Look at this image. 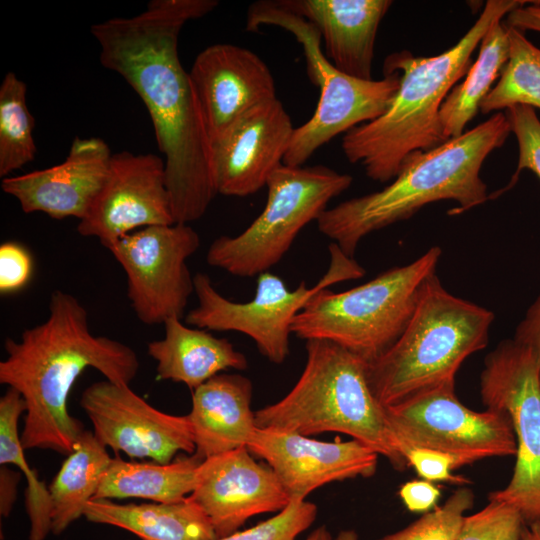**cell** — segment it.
<instances>
[{"label":"cell","instance_id":"27","mask_svg":"<svg viewBox=\"0 0 540 540\" xmlns=\"http://www.w3.org/2000/svg\"><path fill=\"white\" fill-rule=\"evenodd\" d=\"M479 45V55L468 69L465 79L450 90L440 107V124L446 140L459 137L465 132V126L475 117L481 101L500 76L509 56L505 22H494Z\"/></svg>","mask_w":540,"mask_h":540},{"label":"cell","instance_id":"14","mask_svg":"<svg viewBox=\"0 0 540 540\" xmlns=\"http://www.w3.org/2000/svg\"><path fill=\"white\" fill-rule=\"evenodd\" d=\"M80 404L97 440L116 453L165 464L180 451L195 452L188 415L156 409L129 385L95 382L83 391Z\"/></svg>","mask_w":540,"mask_h":540},{"label":"cell","instance_id":"32","mask_svg":"<svg viewBox=\"0 0 540 540\" xmlns=\"http://www.w3.org/2000/svg\"><path fill=\"white\" fill-rule=\"evenodd\" d=\"M465 516L456 540H523L525 520L513 506L498 500Z\"/></svg>","mask_w":540,"mask_h":540},{"label":"cell","instance_id":"18","mask_svg":"<svg viewBox=\"0 0 540 540\" xmlns=\"http://www.w3.org/2000/svg\"><path fill=\"white\" fill-rule=\"evenodd\" d=\"M189 76L212 145L251 109L277 98L269 67L238 45L206 47L196 56Z\"/></svg>","mask_w":540,"mask_h":540},{"label":"cell","instance_id":"12","mask_svg":"<svg viewBox=\"0 0 540 540\" xmlns=\"http://www.w3.org/2000/svg\"><path fill=\"white\" fill-rule=\"evenodd\" d=\"M385 410L403 455L412 447L434 449L452 456L457 468L485 458L516 455L508 415L469 409L456 396L455 386L420 394Z\"/></svg>","mask_w":540,"mask_h":540},{"label":"cell","instance_id":"28","mask_svg":"<svg viewBox=\"0 0 540 540\" xmlns=\"http://www.w3.org/2000/svg\"><path fill=\"white\" fill-rule=\"evenodd\" d=\"M26 410L22 396L8 388L0 398V464H14L27 481L25 506L29 518V540H44L51 533L52 505L49 488L31 469L24 457L18 430L19 419Z\"/></svg>","mask_w":540,"mask_h":540},{"label":"cell","instance_id":"16","mask_svg":"<svg viewBox=\"0 0 540 540\" xmlns=\"http://www.w3.org/2000/svg\"><path fill=\"white\" fill-rule=\"evenodd\" d=\"M188 498L205 513L217 538L238 531L253 516L280 512L291 501L274 471L246 446L204 459Z\"/></svg>","mask_w":540,"mask_h":540},{"label":"cell","instance_id":"42","mask_svg":"<svg viewBox=\"0 0 540 540\" xmlns=\"http://www.w3.org/2000/svg\"><path fill=\"white\" fill-rule=\"evenodd\" d=\"M523 540H540V521L527 524Z\"/></svg>","mask_w":540,"mask_h":540},{"label":"cell","instance_id":"5","mask_svg":"<svg viewBox=\"0 0 540 540\" xmlns=\"http://www.w3.org/2000/svg\"><path fill=\"white\" fill-rule=\"evenodd\" d=\"M305 348L299 379L279 401L255 411L257 427L305 436L342 433L384 456L396 470L409 467L370 388L368 363L327 340H307Z\"/></svg>","mask_w":540,"mask_h":540},{"label":"cell","instance_id":"33","mask_svg":"<svg viewBox=\"0 0 540 540\" xmlns=\"http://www.w3.org/2000/svg\"><path fill=\"white\" fill-rule=\"evenodd\" d=\"M317 514V506L314 503L292 499L273 517L214 540H295L314 523Z\"/></svg>","mask_w":540,"mask_h":540},{"label":"cell","instance_id":"24","mask_svg":"<svg viewBox=\"0 0 540 540\" xmlns=\"http://www.w3.org/2000/svg\"><path fill=\"white\" fill-rule=\"evenodd\" d=\"M83 516L92 523L127 530L142 540H214L213 526L188 497L173 503L119 504L92 499Z\"/></svg>","mask_w":540,"mask_h":540},{"label":"cell","instance_id":"38","mask_svg":"<svg viewBox=\"0 0 540 540\" xmlns=\"http://www.w3.org/2000/svg\"><path fill=\"white\" fill-rule=\"evenodd\" d=\"M514 339L532 351L538 363L540 375V294L527 308L518 323Z\"/></svg>","mask_w":540,"mask_h":540},{"label":"cell","instance_id":"29","mask_svg":"<svg viewBox=\"0 0 540 540\" xmlns=\"http://www.w3.org/2000/svg\"><path fill=\"white\" fill-rule=\"evenodd\" d=\"M507 26V25H506ZM509 56L496 85L481 101L483 114L516 105L540 109V48L524 32L507 26Z\"/></svg>","mask_w":540,"mask_h":540},{"label":"cell","instance_id":"9","mask_svg":"<svg viewBox=\"0 0 540 540\" xmlns=\"http://www.w3.org/2000/svg\"><path fill=\"white\" fill-rule=\"evenodd\" d=\"M352 181V176L324 165L282 164L267 181L262 212L240 234L216 238L208 248L207 263L237 277L268 271L284 257L300 231L317 221Z\"/></svg>","mask_w":540,"mask_h":540},{"label":"cell","instance_id":"11","mask_svg":"<svg viewBox=\"0 0 540 540\" xmlns=\"http://www.w3.org/2000/svg\"><path fill=\"white\" fill-rule=\"evenodd\" d=\"M479 386L486 409L508 415L517 447L509 483L488 500L513 506L526 524L540 521V375L534 354L514 338L501 341L485 357Z\"/></svg>","mask_w":540,"mask_h":540},{"label":"cell","instance_id":"22","mask_svg":"<svg viewBox=\"0 0 540 540\" xmlns=\"http://www.w3.org/2000/svg\"><path fill=\"white\" fill-rule=\"evenodd\" d=\"M252 395L250 379L235 373H220L194 389L187 415L196 456L204 460L249 445L258 428Z\"/></svg>","mask_w":540,"mask_h":540},{"label":"cell","instance_id":"6","mask_svg":"<svg viewBox=\"0 0 540 540\" xmlns=\"http://www.w3.org/2000/svg\"><path fill=\"white\" fill-rule=\"evenodd\" d=\"M494 314L448 292L434 274L398 340L368 363L370 388L384 407L446 386L473 353L486 347Z\"/></svg>","mask_w":540,"mask_h":540},{"label":"cell","instance_id":"10","mask_svg":"<svg viewBox=\"0 0 540 540\" xmlns=\"http://www.w3.org/2000/svg\"><path fill=\"white\" fill-rule=\"evenodd\" d=\"M330 264L326 273L312 287L302 281L289 290L277 275L266 271L258 275L256 293L246 302L227 299L213 286L205 273L194 276L198 305L185 317L187 325L214 331H235L249 336L259 352L275 364L289 355V336L296 315L323 289L338 282L358 279L365 273L339 246L329 245Z\"/></svg>","mask_w":540,"mask_h":540},{"label":"cell","instance_id":"43","mask_svg":"<svg viewBox=\"0 0 540 540\" xmlns=\"http://www.w3.org/2000/svg\"><path fill=\"white\" fill-rule=\"evenodd\" d=\"M334 540H359V536L354 530L347 529L340 531Z\"/></svg>","mask_w":540,"mask_h":540},{"label":"cell","instance_id":"20","mask_svg":"<svg viewBox=\"0 0 540 540\" xmlns=\"http://www.w3.org/2000/svg\"><path fill=\"white\" fill-rule=\"evenodd\" d=\"M112 155L103 139L76 137L63 162L3 178L1 188L17 200L25 213L41 212L58 220L75 217L80 221L106 181Z\"/></svg>","mask_w":540,"mask_h":540},{"label":"cell","instance_id":"35","mask_svg":"<svg viewBox=\"0 0 540 540\" xmlns=\"http://www.w3.org/2000/svg\"><path fill=\"white\" fill-rule=\"evenodd\" d=\"M404 455L408 466L413 467L424 480L458 485L470 483L468 478L452 474L457 465L454 458L447 453L434 449L412 447L406 449Z\"/></svg>","mask_w":540,"mask_h":540},{"label":"cell","instance_id":"23","mask_svg":"<svg viewBox=\"0 0 540 540\" xmlns=\"http://www.w3.org/2000/svg\"><path fill=\"white\" fill-rule=\"evenodd\" d=\"M164 337L147 344L156 365L157 379L183 383L196 389L227 369L245 370L246 356L226 338H217L203 329L191 328L181 318L166 320Z\"/></svg>","mask_w":540,"mask_h":540},{"label":"cell","instance_id":"26","mask_svg":"<svg viewBox=\"0 0 540 540\" xmlns=\"http://www.w3.org/2000/svg\"><path fill=\"white\" fill-rule=\"evenodd\" d=\"M112 458L93 432L84 430L50 484L51 533L60 535L84 514Z\"/></svg>","mask_w":540,"mask_h":540},{"label":"cell","instance_id":"39","mask_svg":"<svg viewBox=\"0 0 540 540\" xmlns=\"http://www.w3.org/2000/svg\"><path fill=\"white\" fill-rule=\"evenodd\" d=\"M505 24L522 32L530 30L540 33V1H531L512 10L506 16Z\"/></svg>","mask_w":540,"mask_h":540},{"label":"cell","instance_id":"2","mask_svg":"<svg viewBox=\"0 0 540 540\" xmlns=\"http://www.w3.org/2000/svg\"><path fill=\"white\" fill-rule=\"evenodd\" d=\"M48 309L45 321L24 330L18 340H5L0 383L15 389L25 402L23 448L68 455L84 431L68 411L77 378L94 368L108 381L129 385L140 363L128 345L90 331L88 312L72 294L53 291Z\"/></svg>","mask_w":540,"mask_h":540},{"label":"cell","instance_id":"4","mask_svg":"<svg viewBox=\"0 0 540 540\" xmlns=\"http://www.w3.org/2000/svg\"><path fill=\"white\" fill-rule=\"evenodd\" d=\"M510 133L506 114L497 112L459 137L414 153L382 190L327 208L317 220L318 230L353 258L364 237L411 218L428 204L452 200L457 206L448 213L458 215L485 203L489 195L481 167Z\"/></svg>","mask_w":540,"mask_h":540},{"label":"cell","instance_id":"30","mask_svg":"<svg viewBox=\"0 0 540 540\" xmlns=\"http://www.w3.org/2000/svg\"><path fill=\"white\" fill-rule=\"evenodd\" d=\"M27 86L14 72L0 85V177L6 178L35 158V120L26 102Z\"/></svg>","mask_w":540,"mask_h":540},{"label":"cell","instance_id":"1","mask_svg":"<svg viewBox=\"0 0 540 540\" xmlns=\"http://www.w3.org/2000/svg\"><path fill=\"white\" fill-rule=\"evenodd\" d=\"M217 5L216 0H151L133 17L110 18L90 28L100 63L130 85L151 117L175 223L200 219L218 194L213 145L178 55L183 26Z\"/></svg>","mask_w":540,"mask_h":540},{"label":"cell","instance_id":"15","mask_svg":"<svg viewBox=\"0 0 540 540\" xmlns=\"http://www.w3.org/2000/svg\"><path fill=\"white\" fill-rule=\"evenodd\" d=\"M173 223L164 159L121 151L112 155L106 181L77 231L107 248L136 230Z\"/></svg>","mask_w":540,"mask_h":540},{"label":"cell","instance_id":"34","mask_svg":"<svg viewBox=\"0 0 540 540\" xmlns=\"http://www.w3.org/2000/svg\"><path fill=\"white\" fill-rule=\"evenodd\" d=\"M511 132L518 144L517 167L509 183L489 195L494 199L513 188L520 173L527 169L540 179V120L535 109L526 105H516L506 110Z\"/></svg>","mask_w":540,"mask_h":540},{"label":"cell","instance_id":"41","mask_svg":"<svg viewBox=\"0 0 540 540\" xmlns=\"http://www.w3.org/2000/svg\"><path fill=\"white\" fill-rule=\"evenodd\" d=\"M305 540H333L331 533L325 525L314 529Z\"/></svg>","mask_w":540,"mask_h":540},{"label":"cell","instance_id":"8","mask_svg":"<svg viewBox=\"0 0 540 540\" xmlns=\"http://www.w3.org/2000/svg\"><path fill=\"white\" fill-rule=\"evenodd\" d=\"M263 25L278 26L294 35L304 51L308 77L320 92L311 118L295 128L283 164L303 166L331 139L387 110L399 88L398 73H384L380 80H361L342 73L325 56L317 28L278 0L257 1L248 8L246 30L256 31Z\"/></svg>","mask_w":540,"mask_h":540},{"label":"cell","instance_id":"7","mask_svg":"<svg viewBox=\"0 0 540 540\" xmlns=\"http://www.w3.org/2000/svg\"><path fill=\"white\" fill-rule=\"evenodd\" d=\"M441 254L433 246L411 263L347 291L321 290L296 315L292 333L336 343L367 363L377 360L405 330Z\"/></svg>","mask_w":540,"mask_h":540},{"label":"cell","instance_id":"36","mask_svg":"<svg viewBox=\"0 0 540 540\" xmlns=\"http://www.w3.org/2000/svg\"><path fill=\"white\" fill-rule=\"evenodd\" d=\"M33 262L30 253L16 242L0 246V292L12 294L24 288L31 279Z\"/></svg>","mask_w":540,"mask_h":540},{"label":"cell","instance_id":"31","mask_svg":"<svg viewBox=\"0 0 540 540\" xmlns=\"http://www.w3.org/2000/svg\"><path fill=\"white\" fill-rule=\"evenodd\" d=\"M473 504V491L462 486L443 505L436 506L407 527L378 540H456L465 512Z\"/></svg>","mask_w":540,"mask_h":540},{"label":"cell","instance_id":"3","mask_svg":"<svg viewBox=\"0 0 540 540\" xmlns=\"http://www.w3.org/2000/svg\"><path fill=\"white\" fill-rule=\"evenodd\" d=\"M529 2L488 0L473 26L439 55L390 54L383 70L398 73L399 88L381 116L344 134L341 146L348 161L360 163L370 179L385 183L399 174L411 155L445 142L439 118L444 99L466 75L472 54L488 28Z\"/></svg>","mask_w":540,"mask_h":540},{"label":"cell","instance_id":"25","mask_svg":"<svg viewBox=\"0 0 540 540\" xmlns=\"http://www.w3.org/2000/svg\"><path fill=\"white\" fill-rule=\"evenodd\" d=\"M202 461L195 454L165 464L112 458L93 499L181 501L194 490L196 472Z\"/></svg>","mask_w":540,"mask_h":540},{"label":"cell","instance_id":"17","mask_svg":"<svg viewBox=\"0 0 540 540\" xmlns=\"http://www.w3.org/2000/svg\"><path fill=\"white\" fill-rule=\"evenodd\" d=\"M247 447L274 471L291 500H305L331 482L371 477L379 457L354 439L324 442L269 428H257Z\"/></svg>","mask_w":540,"mask_h":540},{"label":"cell","instance_id":"40","mask_svg":"<svg viewBox=\"0 0 540 540\" xmlns=\"http://www.w3.org/2000/svg\"><path fill=\"white\" fill-rule=\"evenodd\" d=\"M20 473L7 467L0 469V514L8 517L16 499Z\"/></svg>","mask_w":540,"mask_h":540},{"label":"cell","instance_id":"21","mask_svg":"<svg viewBox=\"0 0 540 540\" xmlns=\"http://www.w3.org/2000/svg\"><path fill=\"white\" fill-rule=\"evenodd\" d=\"M311 22L324 43V54L342 73L372 80L378 27L390 0H278Z\"/></svg>","mask_w":540,"mask_h":540},{"label":"cell","instance_id":"13","mask_svg":"<svg viewBox=\"0 0 540 540\" xmlns=\"http://www.w3.org/2000/svg\"><path fill=\"white\" fill-rule=\"evenodd\" d=\"M200 246L198 233L185 223L136 230L107 249L127 277V296L139 321L148 326L182 318L194 293L187 260Z\"/></svg>","mask_w":540,"mask_h":540},{"label":"cell","instance_id":"19","mask_svg":"<svg viewBox=\"0 0 540 540\" xmlns=\"http://www.w3.org/2000/svg\"><path fill=\"white\" fill-rule=\"evenodd\" d=\"M295 127L278 98L242 116L213 145L218 194L246 197L265 187L283 164Z\"/></svg>","mask_w":540,"mask_h":540},{"label":"cell","instance_id":"37","mask_svg":"<svg viewBox=\"0 0 540 540\" xmlns=\"http://www.w3.org/2000/svg\"><path fill=\"white\" fill-rule=\"evenodd\" d=\"M440 489L427 480H411L404 483L399 496L411 512L427 513L436 507L440 498Z\"/></svg>","mask_w":540,"mask_h":540}]
</instances>
